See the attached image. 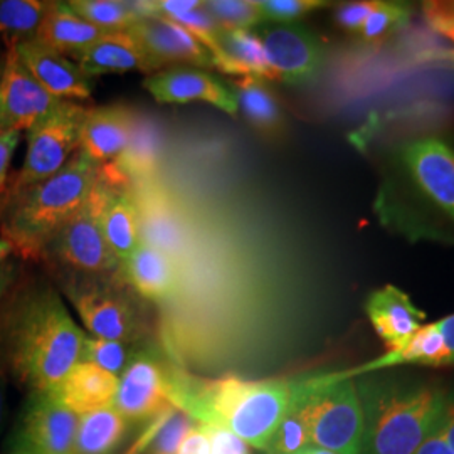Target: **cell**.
Returning <instances> with one entry per match:
<instances>
[{"instance_id": "f35d334b", "label": "cell", "mask_w": 454, "mask_h": 454, "mask_svg": "<svg viewBox=\"0 0 454 454\" xmlns=\"http://www.w3.org/2000/svg\"><path fill=\"white\" fill-rule=\"evenodd\" d=\"M19 142H20V131H0V194L5 191L9 168H11Z\"/></svg>"}, {"instance_id": "ab89813d", "label": "cell", "mask_w": 454, "mask_h": 454, "mask_svg": "<svg viewBox=\"0 0 454 454\" xmlns=\"http://www.w3.org/2000/svg\"><path fill=\"white\" fill-rule=\"evenodd\" d=\"M211 453V434L206 424H199L191 429L180 444L177 454H209Z\"/></svg>"}, {"instance_id": "8992f818", "label": "cell", "mask_w": 454, "mask_h": 454, "mask_svg": "<svg viewBox=\"0 0 454 454\" xmlns=\"http://www.w3.org/2000/svg\"><path fill=\"white\" fill-rule=\"evenodd\" d=\"M105 194L106 184L97 177L91 194L51 238L41 260L59 266L69 276H103L120 271V262L108 247L101 227Z\"/></svg>"}, {"instance_id": "cb8c5ba5", "label": "cell", "mask_w": 454, "mask_h": 454, "mask_svg": "<svg viewBox=\"0 0 454 454\" xmlns=\"http://www.w3.org/2000/svg\"><path fill=\"white\" fill-rule=\"evenodd\" d=\"M105 34L108 33L73 12L67 2H51L34 39L66 58H76Z\"/></svg>"}, {"instance_id": "8fae6325", "label": "cell", "mask_w": 454, "mask_h": 454, "mask_svg": "<svg viewBox=\"0 0 454 454\" xmlns=\"http://www.w3.org/2000/svg\"><path fill=\"white\" fill-rule=\"evenodd\" d=\"M61 101L49 95L9 48L0 67V131H27Z\"/></svg>"}, {"instance_id": "ba28073f", "label": "cell", "mask_w": 454, "mask_h": 454, "mask_svg": "<svg viewBox=\"0 0 454 454\" xmlns=\"http://www.w3.org/2000/svg\"><path fill=\"white\" fill-rule=\"evenodd\" d=\"M66 293L95 339L129 341L138 337V315L129 294L105 276H71Z\"/></svg>"}, {"instance_id": "603a6c76", "label": "cell", "mask_w": 454, "mask_h": 454, "mask_svg": "<svg viewBox=\"0 0 454 454\" xmlns=\"http://www.w3.org/2000/svg\"><path fill=\"white\" fill-rule=\"evenodd\" d=\"M211 51L214 66L226 74L241 78L275 80V74L268 65L264 49L258 34L244 29L217 34Z\"/></svg>"}, {"instance_id": "d4e9b609", "label": "cell", "mask_w": 454, "mask_h": 454, "mask_svg": "<svg viewBox=\"0 0 454 454\" xmlns=\"http://www.w3.org/2000/svg\"><path fill=\"white\" fill-rule=\"evenodd\" d=\"M404 364H421V365H433V367L448 365L446 345H444V340L441 337V332L436 324L421 326L403 348L387 352L384 357L369 362L356 371L343 373H345V377L352 379L357 373L382 371L386 367L404 365Z\"/></svg>"}, {"instance_id": "9a60e30c", "label": "cell", "mask_w": 454, "mask_h": 454, "mask_svg": "<svg viewBox=\"0 0 454 454\" xmlns=\"http://www.w3.org/2000/svg\"><path fill=\"white\" fill-rule=\"evenodd\" d=\"M129 31L144 46L157 69L177 63L215 67L211 51L187 29L167 17L140 19Z\"/></svg>"}, {"instance_id": "30bf717a", "label": "cell", "mask_w": 454, "mask_h": 454, "mask_svg": "<svg viewBox=\"0 0 454 454\" xmlns=\"http://www.w3.org/2000/svg\"><path fill=\"white\" fill-rule=\"evenodd\" d=\"M256 34L275 80L303 84L318 74L324 65V46L305 26L270 22Z\"/></svg>"}, {"instance_id": "60d3db41", "label": "cell", "mask_w": 454, "mask_h": 454, "mask_svg": "<svg viewBox=\"0 0 454 454\" xmlns=\"http://www.w3.org/2000/svg\"><path fill=\"white\" fill-rule=\"evenodd\" d=\"M414 454H454V450L444 436L439 422L434 426V429L427 434V438L422 441L421 446L416 450Z\"/></svg>"}, {"instance_id": "4fadbf2b", "label": "cell", "mask_w": 454, "mask_h": 454, "mask_svg": "<svg viewBox=\"0 0 454 454\" xmlns=\"http://www.w3.org/2000/svg\"><path fill=\"white\" fill-rule=\"evenodd\" d=\"M144 88L159 103L185 105L207 103L227 114L239 112L232 90L211 73L197 67H174L157 71L144 80Z\"/></svg>"}, {"instance_id": "7a4b0ae2", "label": "cell", "mask_w": 454, "mask_h": 454, "mask_svg": "<svg viewBox=\"0 0 454 454\" xmlns=\"http://www.w3.org/2000/svg\"><path fill=\"white\" fill-rule=\"evenodd\" d=\"M172 406L207 426H223L258 450H266L293 401V380H199L170 371Z\"/></svg>"}, {"instance_id": "1f68e13d", "label": "cell", "mask_w": 454, "mask_h": 454, "mask_svg": "<svg viewBox=\"0 0 454 454\" xmlns=\"http://www.w3.org/2000/svg\"><path fill=\"white\" fill-rule=\"evenodd\" d=\"M309 446H311L309 427L301 414L292 406L264 451L266 454H298Z\"/></svg>"}, {"instance_id": "b9f144b4", "label": "cell", "mask_w": 454, "mask_h": 454, "mask_svg": "<svg viewBox=\"0 0 454 454\" xmlns=\"http://www.w3.org/2000/svg\"><path fill=\"white\" fill-rule=\"evenodd\" d=\"M439 426L454 450V394L444 397V406L439 418Z\"/></svg>"}, {"instance_id": "d590c367", "label": "cell", "mask_w": 454, "mask_h": 454, "mask_svg": "<svg viewBox=\"0 0 454 454\" xmlns=\"http://www.w3.org/2000/svg\"><path fill=\"white\" fill-rule=\"evenodd\" d=\"M424 12L436 31L454 41V2L424 4Z\"/></svg>"}, {"instance_id": "836d02e7", "label": "cell", "mask_w": 454, "mask_h": 454, "mask_svg": "<svg viewBox=\"0 0 454 454\" xmlns=\"http://www.w3.org/2000/svg\"><path fill=\"white\" fill-rule=\"evenodd\" d=\"M258 5L264 20L276 24H290L294 19L317 9H324L330 4L320 0H260Z\"/></svg>"}, {"instance_id": "d6a6232c", "label": "cell", "mask_w": 454, "mask_h": 454, "mask_svg": "<svg viewBox=\"0 0 454 454\" xmlns=\"http://www.w3.org/2000/svg\"><path fill=\"white\" fill-rule=\"evenodd\" d=\"M411 16L409 7L397 2H375L371 16L362 26V37L379 41L406 26Z\"/></svg>"}, {"instance_id": "5b68a950", "label": "cell", "mask_w": 454, "mask_h": 454, "mask_svg": "<svg viewBox=\"0 0 454 454\" xmlns=\"http://www.w3.org/2000/svg\"><path fill=\"white\" fill-rule=\"evenodd\" d=\"M292 406L307 424L313 446L364 454V409L350 377L333 372L293 380Z\"/></svg>"}, {"instance_id": "74e56055", "label": "cell", "mask_w": 454, "mask_h": 454, "mask_svg": "<svg viewBox=\"0 0 454 454\" xmlns=\"http://www.w3.org/2000/svg\"><path fill=\"white\" fill-rule=\"evenodd\" d=\"M375 2H350V4H343L340 9L337 11L335 19L340 24L341 27L348 29V31H357L362 29L364 22L367 20V17L371 16Z\"/></svg>"}, {"instance_id": "9c48e42d", "label": "cell", "mask_w": 454, "mask_h": 454, "mask_svg": "<svg viewBox=\"0 0 454 454\" xmlns=\"http://www.w3.org/2000/svg\"><path fill=\"white\" fill-rule=\"evenodd\" d=\"M74 412L49 392H33L7 444V454H76Z\"/></svg>"}, {"instance_id": "f1b7e54d", "label": "cell", "mask_w": 454, "mask_h": 454, "mask_svg": "<svg viewBox=\"0 0 454 454\" xmlns=\"http://www.w3.org/2000/svg\"><path fill=\"white\" fill-rule=\"evenodd\" d=\"M238 106L244 114L261 129H273L279 121V110L275 98L266 90L262 80L258 78H241L232 84Z\"/></svg>"}, {"instance_id": "8d00e7d4", "label": "cell", "mask_w": 454, "mask_h": 454, "mask_svg": "<svg viewBox=\"0 0 454 454\" xmlns=\"http://www.w3.org/2000/svg\"><path fill=\"white\" fill-rule=\"evenodd\" d=\"M207 427L211 434V453L209 454H249L247 444L243 439L232 434L226 427L223 426H207Z\"/></svg>"}, {"instance_id": "277c9868", "label": "cell", "mask_w": 454, "mask_h": 454, "mask_svg": "<svg viewBox=\"0 0 454 454\" xmlns=\"http://www.w3.org/2000/svg\"><path fill=\"white\" fill-rule=\"evenodd\" d=\"M364 409V454H414L438 424L442 390L397 380L357 387Z\"/></svg>"}, {"instance_id": "ee69618b", "label": "cell", "mask_w": 454, "mask_h": 454, "mask_svg": "<svg viewBox=\"0 0 454 454\" xmlns=\"http://www.w3.org/2000/svg\"><path fill=\"white\" fill-rule=\"evenodd\" d=\"M17 264L14 261H4L0 264V298L11 288L16 279Z\"/></svg>"}, {"instance_id": "5bb4252c", "label": "cell", "mask_w": 454, "mask_h": 454, "mask_svg": "<svg viewBox=\"0 0 454 454\" xmlns=\"http://www.w3.org/2000/svg\"><path fill=\"white\" fill-rule=\"evenodd\" d=\"M12 49L20 63L49 95L65 101L88 99L93 95L95 82L82 73L80 66L34 37L19 43Z\"/></svg>"}, {"instance_id": "d6986e66", "label": "cell", "mask_w": 454, "mask_h": 454, "mask_svg": "<svg viewBox=\"0 0 454 454\" xmlns=\"http://www.w3.org/2000/svg\"><path fill=\"white\" fill-rule=\"evenodd\" d=\"M74 59L88 78L129 71H142L148 74L159 71L144 46L130 31L105 34Z\"/></svg>"}, {"instance_id": "e575fe53", "label": "cell", "mask_w": 454, "mask_h": 454, "mask_svg": "<svg viewBox=\"0 0 454 454\" xmlns=\"http://www.w3.org/2000/svg\"><path fill=\"white\" fill-rule=\"evenodd\" d=\"M170 20L177 22L184 29H187L189 33L194 35L195 39H199L207 49L212 48L217 34L223 31V27L204 9V2L200 4V7L192 9L189 12H184L180 16L172 17Z\"/></svg>"}, {"instance_id": "f6af8a7d", "label": "cell", "mask_w": 454, "mask_h": 454, "mask_svg": "<svg viewBox=\"0 0 454 454\" xmlns=\"http://www.w3.org/2000/svg\"><path fill=\"white\" fill-rule=\"evenodd\" d=\"M5 411H7V394H5V382H4V379L0 375V434L4 431Z\"/></svg>"}, {"instance_id": "ac0fdd59", "label": "cell", "mask_w": 454, "mask_h": 454, "mask_svg": "<svg viewBox=\"0 0 454 454\" xmlns=\"http://www.w3.org/2000/svg\"><path fill=\"white\" fill-rule=\"evenodd\" d=\"M365 311L377 335L389 347V352L403 348L426 320V313L412 303L409 294L392 285L373 292L367 300Z\"/></svg>"}, {"instance_id": "7bdbcfd3", "label": "cell", "mask_w": 454, "mask_h": 454, "mask_svg": "<svg viewBox=\"0 0 454 454\" xmlns=\"http://www.w3.org/2000/svg\"><path fill=\"white\" fill-rule=\"evenodd\" d=\"M441 337L446 345L448 352V365H454V315H450L442 320L436 322Z\"/></svg>"}, {"instance_id": "2e32d148", "label": "cell", "mask_w": 454, "mask_h": 454, "mask_svg": "<svg viewBox=\"0 0 454 454\" xmlns=\"http://www.w3.org/2000/svg\"><path fill=\"white\" fill-rule=\"evenodd\" d=\"M409 174L438 207L454 219V150L436 138H424L403 148Z\"/></svg>"}, {"instance_id": "52a82bcc", "label": "cell", "mask_w": 454, "mask_h": 454, "mask_svg": "<svg viewBox=\"0 0 454 454\" xmlns=\"http://www.w3.org/2000/svg\"><path fill=\"white\" fill-rule=\"evenodd\" d=\"M88 108L74 101H61L51 114L27 130L26 159L12 182L16 194L58 174L80 150L82 120Z\"/></svg>"}, {"instance_id": "4dcf8cb0", "label": "cell", "mask_w": 454, "mask_h": 454, "mask_svg": "<svg viewBox=\"0 0 454 454\" xmlns=\"http://www.w3.org/2000/svg\"><path fill=\"white\" fill-rule=\"evenodd\" d=\"M204 9L227 31H249V27L264 22L258 2L253 0H209L204 2Z\"/></svg>"}, {"instance_id": "83f0119b", "label": "cell", "mask_w": 454, "mask_h": 454, "mask_svg": "<svg viewBox=\"0 0 454 454\" xmlns=\"http://www.w3.org/2000/svg\"><path fill=\"white\" fill-rule=\"evenodd\" d=\"M67 5L73 9V12L106 33L129 31L131 26L144 19L137 2L71 0Z\"/></svg>"}, {"instance_id": "7dc6e473", "label": "cell", "mask_w": 454, "mask_h": 454, "mask_svg": "<svg viewBox=\"0 0 454 454\" xmlns=\"http://www.w3.org/2000/svg\"><path fill=\"white\" fill-rule=\"evenodd\" d=\"M298 454H335V453H332V451H326V450H322V448H318V446H313V444H311V446H309V448H307V450H303V451H301V453H298Z\"/></svg>"}, {"instance_id": "f546056e", "label": "cell", "mask_w": 454, "mask_h": 454, "mask_svg": "<svg viewBox=\"0 0 454 454\" xmlns=\"http://www.w3.org/2000/svg\"><path fill=\"white\" fill-rule=\"evenodd\" d=\"M138 356L133 343L129 341L103 340L86 337L82 345V360L91 362L106 372L120 375L129 369L131 362Z\"/></svg>"}, {"instance_id": "3957f363", "label": "cell", "mask_w": 454, "mask_h": 454, "mask_svg": "<svg viewBox=\"0 0 454 454\" xmlns=\"http://www.w3.org/2000/svg\"><path fill=\"white\" fill-rule=\"evenodd\" d=\"M97 177V163L78 150L52 177L9 194L2 209V239L24 260H41L51 238L91 194Z\"/></svg>"}, {"instance_id": "6da1fadb", "label": "cell", "mask_w": 454, "mask_h": 454, "mask_svg": "<svg viewBox=\"0 0 454 454\" xmlns=\"http://www.w3.org/2000/svg\"><path fill=\"white\" fill-rule=\"evenodd\" d=\"M86 335L61 296L34 286L19 296L4 325V352L17 379L33 392L56 389L82 360Z\"/></svg>"}, {"instance_id": "7402d4cb", "label": "cell", "mask_w": 454, "mask_h": 454, "mask_svg": "<svg viewBox=\"0 0 454 454\" xmlns=\"http://www.w3.org/2000/svg\"><path fill=\"white\" fill-rule=\"evenodd\" d=\"M101 227L108 247L121 266L142 244L138 207L131 189H116L106 184Z\"/></svg>"}, {"instance_id": "4316f807", "label": "cell", "mask_w": 454, "mask_h": 454, "mask_svg": "<svg viewBox=\"0 0 454 454\" xmlns=\"http://www.w3.org/2000/svg\"><path fill=\"white\" fill-rule=\"evenodd\" d=\"M49 5L44 0H0V35L9 48L33 39Z\"/></svg>"}, {"instance_id": "e0dca14e", "label": "cell", "mask_w": 454, "mask_h": 454, "mask_svg": "<svg viewBox=\"0 0 454 454\" xmlns=\"http://www.w3.org/2000/svg\"><path fill=\"white\" fill-rule=\"evenodd\" d=\"M137 114L127 105L88 108L82 120L80 152L103 165L116 160L130 142Z\"/></svg>"}, {"instance_id": "44dd1931", "label": "cell", "mask_w": 454, "mask_h": 454, "mask_svg": "<svg viewBox=\"0 0 454 454\" xmlns=\"http://www.w3.org/2000/svg\"><path fill=\"white\" fill-rule=\"evenodd\" d=\"M120 276L138 294L155 301H165L179 290L177 264L160 249L145 243L120 266Z\"/></svg>"}, {"instance_id": "bcb514c9", "label": "cell", "mask_w": 454, "mask_h": 454, "mask_svg": "<svg viewBox=\"0 0 454 454\" xmlns=\"http://www.w3.org/2000/svg\"><path fill=\"white\" fill-rule=\"evenodd\" d=\"M12 253H14V249H12L11 243L0 238V264H2L4 261H7V258H9Z\"/></svg>"}, {"instance_id": "484cf974", "label": "cell", "mask_w": 454, "mask_h": 454, "mask_svg": "<svg viewBox=\"0 0 454 454\" xmlns=\"http://www.w3.org/2000/svg\"><path fill=\"white\" fill-rule=\"evenodd\" d=\"M125 431L127 421L114 407L82 414L78 422L76 454L112 453Z\"/></svg>"}, {"instance_id": "ffe728a7", "label": "cell", "mask_w": 454, "mask_h": 454, "mask_svg": "<svg viewBox=\"0 0 454 454\" xmlns=\"http://www.w3.org/2000/svg\"><path fill=\"white\" fill-rule=\"evenodd\" d=\"M120 377L91 362H78L61 384L49 394L74 414L114 407Z\"/></svg>"}, {"instance_id": "7c38bea8", "label": "cell", "mask_w": 454, "mask_h": 454, "mask_svg": "<svg viewBox=\"0 0 454 454\" xmlns=\"http://www.w3.org/2000/svg\"><path fill=\"white\" fill-rule=\"evenodd\" d=\"M170 369L155 356L138 352V356L121 373L114 407L130 421L155 419L172 409L168 397Z\"/></svg>"}]
</instances>
